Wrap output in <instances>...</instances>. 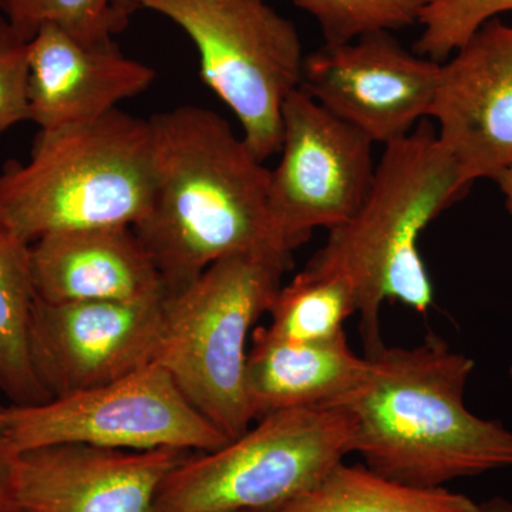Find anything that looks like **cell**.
<instances>
[{"mask_svg": "<svg viewBox=\"0 0 512 512\" xmlns=\"http://www.w3.org/2000/svg\"><path fill=\"white\" fill-rule=\"evenodd\" d=\"M153 198L134 228L167 293L221 259L264 255L292 266L269 210L271 170L210 109L181 106L148 119Z\"/></svg>", "mask_w": 512, "mask_h": 512, "instance_id": "6da1fadb", "label": "cell"}, {"mask_svg": "<svg viewBox=\"0 0 512 512\" xmlns=\"http://www.w3.org/2000/svg\"><path fill=\"white\" fill-rule=\"evenodd\" d=\"M365 356V377L338 406L355 419L353 453L366 467L423 488L512 467V431L464 404L473 359L436 336Z\"/></svg>", "mask_w": 512, "mask_h": 512, "instance_id": "7a4b0ae2", "label": "cell"}, {"mask_svg": "<svg viewBox=\"0 0 512 512\" xmlns=\"http://www.w3.org/2000/svg\"><path fill=\"white\" fill-rule=\"evenodd\" d=\"M460 165L430 119L384 146L365 202L330 229L308 265L345 276L355 289L366 355L382 348L380 311L386 301L426 315L434 285L419 241L431 222L470 191Z\"/></svg>", "mask_w": 512, "mask_h": 512, "instance_id": "3957f363", "label": "cell"}, {"mask_svg": "<svg viewBox=\"0 0 512 512\" xmlns=\"http://www.w3.org/2000/svg\"><path fill=\"white\" fill-rule=\"evenodd\" d=\"M151 198L150 123L120 109L40 130L28 163L0 170V225L29 245L55 232L136 228Z\"/></svg>", "mask_w": 512, "mask_h": 512, "instance_id": "277c9868", "label": "cell"}, {"mask_svg": "<svg viewBox=\"0 0 512 512\" xmlns=\"http://www.w3.org/2000/svg\"><path fill=\"white\" fill-rule=\"evenodd\" d=\"M291 266L264 255L221 259L163 301L154 363L229 440L252 426L247 394L248 342Z\"/></svg>", "mask_w": 512, "mask_h": 512, "instance_id": "5b68a950", "label": "cell"}, {"mask_svg": "<svg viewBox=\"0 0 512 512\" xmlns=\"http://www.w3.org/2000/svg\"><path fill=\"white\" fill-rule=\"evenodd\" d=\"M345 407L266 414L237 439L191 453L165 477L153 512H271L353 453Z\"/></svg>", "mask_w": 512, "mask_h": 512, "instance_id": "8992f818", "label": "cell"}, {"mask_svg": "<svg viewBox=\"0 0 512 512\" xmlns=\"http://www.w3.org/2000/svg\"><path fill=\"white\" fill-rule=\"evenodd\" d=\"M190 36L205 86L229 107L258 160L278 154L282 107L301 87L303 46L298 29L266 0H133Z\"/></svg>", "mask_w": 512, "mask_h": 512, "instance_id": "52a82bcc", "label": "cell"}, {"mask_svg": "<svg viewBox=\"0 0 512 512\" xmlns=\"http://www.w3.org/2000/svg\"><path fill=\"white\" fill-rule=\"evenodd\" d=\"M6 441L18 451L79 443L117 450H217L229 439L157 363L114 382L35 406H8Z\"/></svg>", "mask_w": 512, "mask_h": 512, "instance_id": "ba28073f", "label": "cell"}, {"mask_svg": "<svg viewBox=\"0 0 512 512\" xmlns=\"http://www.w3.org/2000/svg\"><path fill=\"white\" fill-rule=\"evenodd\" d=\"M373 144L301 87L288 94L281 158L269 180V210L293 252L316 228L342 225L365 202L376 173Z\"/></svg>", "mask_w": 512, "mask_h": 512, "instance_id": "9c48e42d", "label": "cell"}, {"mask_svg": "<svg viewBox=\"0 0 512 512\" xmlns=\"http://www.w3.org/2000/svg\"><path fill=\"white\" fill-rule=\"evenodd\" d=\"M440 72L441 63L410 52L393 33H373L305 56L301 89L387 146L430 119Z\"/></svg>", "mask_w": 512, "mask_h": 512, "instance_id": "30bf717a", "label": "cell"}, {"mask_svg": "<svg viewBox=\"0 0 512 512\" xmlns=\"http://www.w3.org/2000/svg\"><path fill=\"white\" fill-rule=\"evenodd\" d=\"M163 301L50 303L36 298L30 360L50 399L103 386L154 363Z\"/></svg>", "mask_w": 512, "mask_h": 512, "instance_id": "8fae6325", "label": "cell"}, {"mask_svg": "<svg viewBox=\"0 0 512 512\" xmlns=\"http://www.w3.org/2000/svg\"><path fill=\"white\" fill-rule=\"evenodd\" d=\"M473 185L512 164V25L493 19L441 63L431 117Z\"/></svg>", "mask_w": 512, "mask_h": 512, "instance_id": "7c38bea8", "label": "cell"}, {"mask_svg": "<svg viewBox=\"0 0 512 512\" xmlns=\"http://www.w3.org/2000/svg\"><path fill=\"white\" fill-rule=\"evenodd\" d=\"M188 454L79 443L18 451L16 504L29 512H153L165 477Z\"/></svg>", "mask_w": 512, "mask_h": 512, "instance_id": "4fadbf2b", "label": "cell"}, {"mask_svg": "<svg viewBox=\"0 0 512 512\" xmlns=\"http://www.w3.org/2000/svg\"><path fill=\"white\" fill-rule=\"evenodd\" d=\"M156 72L114 40L87 43L56 25L29 42V120L40 130L80 126L147 92Z\"/></svg>", "mask_w": 512, "mask_h": 512, "instance_id": "5bb4252c", "label": "cell"}, {"mask_svg": "<svg viewBox=\"0 0 512 512\" xmlns=\"http://www.w3.org/2000/svg\"><path fill=\"white\" fill-rule=\"evenodd\" d=\"M37 298L50 303L150 302L165 296L163 279L131 227L77 229L30 245Z\"/></svg>", "mask_w": 512, "mask_h": 512, "instance_id": "9a60e30c", "label": "cell"}, {"mask_svg": "<svg viewBox=\"0 0 512 512\" xmlns=\"http://www.w3.org/2000/svg\"><path fill=\"white\" fill-rule=\"evenodd\" d=\"M247 360V394L254 420L305 407L338 406L366 375L367 359L345 336L325 343H296L256 328Z\"/></svg>", "mask_w": 512, "mask_h": 512, "instance_id": "2e32d148", "label": "cell"}, {"mask_svg": "<svg viewBox=\"0 0 512 512\" xmlns=\"http://www.w3.org/2000/svg\"><path fill=\"white\" fill-rule=\"evenodd\" d=\"M466 495L397 483L340 461L305 493L271 512H471Z\"/></svg>", "mask_w": 512, "mask_h": 512, "instance_id": "e0dca14e", "label": "cell"}, {"mask_svg": "<svg viewBox=\"0 0 512 512\" xmlns=\"http://www.w3.org/2000/svg\"><path fill=\"white\" fill-rule=\"evenodd\" d=\"M36 298L30 245L0 225V390L15 406L50 400L30 360L29 329Z\"/></svg>", "mask_w": 512, "mask_h": 512, "instance_id": "ac0fdd59", "label": "cell"}, {"mask_svg": "<svg viewBox=\"0 0 512 512\" xmlns=\"http://www.w3.org/2000/svg\"><path fill=\"white\" fill-rule=\"evenodd\" d=\"M355 313V289L345 276L305 266L276 292L265 329L288 342L325 343L345 336Z\"/></svg>", "mask_w": 512, "mask_h": 512, "instance_id": "d6986e66", "label": "cell"}, {"mask_svg": "<svg viewBox=\"0 0 512 512\" xmlns=\"http://www.w3.org/2000/svg\"><path fill=\"white\" fill-rule=\"evenodd\" d=\"M136 9L133 0H0V13L26 42L45 25L82 42L114 40Z\"/></svg>", "mask_w": 512, "mask_h": 512, "instance_id": "ffe728a7", "label": "cell"}, {"mask_svg": "<svg viewBox=\"0 0 512 512\" xmlns=\"http://www.w3.org/2000/svg\"><path fill=\"white\" fill-rule=\"evenodd\" d=\"M318 22L325 45L373 33H393L420 22L433 0H289Z\"/></svg>", "mask_w": 512, "mask_h": 512, "instance_id": "44dd1931", "label": "cell"}, {"mask_svg": "<svg viewBox=\"0 0 512 512\" xmlns=\"http://www.w3.org/2000/svg\"><path fill=\"white\" fill-rule=\"evenodd\" d=\"M512 12V0H433L421 16L417 55L444 63L490 20Z\"/></svg>", "mask_w": 512, "mask_h": 512, "instance_id": "7402d4cb", "label": "cell"}, {"mask_svg": "<svg viewBox=\"0 0 512 512\" xmlns=\"http://www.w3.org/2000/svg\"><path fill=\"white\" fill-rule=\"evenodd\" d=\"M29 42L0 13V136L29 120Z\"/></svg>", "mask_w": 512, "mask_h": 512, "instance_id": "603a6c76", "label": "cell"}, {"mask_svg": "<svg viewBox=\"0 0 512 512\" xmlns=\"http://www.w3.org/2000/svg\"><path fill=\"white\" fill-rule=\"evenodd\" d=\"M16 454L8 441L0 443V512L20 511L13 487Z\"/></svg>", "mask_w": 512, "mask_h": 512, "instance_id": "cb8c5ba5", "label": "cell"}, {"mask_svg": "<svg viewBox=\"0 0 512 512\" xmlns=\"http://www.w3.org/2000/svg\"><path fill=\"white\" fill-rule=\"evenodd\" d=\"M471 512H512V501L503 497H494L483 503H476Z\"/></svg>", "mask_w": 512, "mask_h": 512, "instance_id": "d4e9b609", "label": "cell"}, {"mask_svg": "<svg viewBox=\"0 0 512 512\" xmlns=\"http://www.w3.org/2000/svg\"><path fill=\"white\" fill-rule=\"evenodd\" d=\"M495 183L498 184L500 191L503 192L505 208H507L508 214H510L512 220V164L507 170L498 175Z\"/></svg>", "mask_w": 512, "mask_h": 512, "instance_id": "484cf974", "label": "cell"}, {"mask_svg": "<svg viewBox=\"0 0 512 512\" xmlns=\"http://www.w3.org/2000/svg\"><path fill=\"white\" fill-rule=\"evenodd\" d=\"M6 409L8 407L0 404V443L6 441V429H8V421H6Z\"/></svg>", "mask_w": 512, "mask_h": 512, "instance_id": "4316f807", "label": "cell"}, {"mask_svg": "<svg viewBox=\"0 0 512 512\" xmlns=\"http://www.w3.org/2000/svg\"><path fill=\"white\" fill-rule=\"evenodd\" d=\"M16 512H29V511H16Z\"/></svg>", "mask_w": 512, "mask_h": 512, "instance_id": "83f0119b", "label": "cell"}, {"mask_svg": "<svg viewBox=\"0 0 512 512\" xmlns=\"http://www.w3.org/2000/svg\"><path fill=\"white\" fill-rule=\"evenodd\" d=\"M511 377H512V366H511Z\"/></svg>", "mask_w": 512, "mask_h": 512, "instance_id": "f1b7e54d", "label": "cell"}, {"mask_svg": "<svg viewBox=\"0 0 512 512\" xmlns=\"http://www.w3.org/2000/svg\"><path fill=\"white\" fill-rule=\"evenodd\" d=\"M247 512H256V511H247Z\"/></svg>", "mask_w": 512, "mask_h": 512, "instance_id": "f546056e", "label": "cell"}]
</instances>
